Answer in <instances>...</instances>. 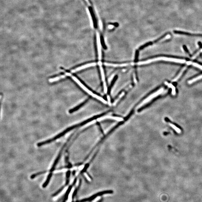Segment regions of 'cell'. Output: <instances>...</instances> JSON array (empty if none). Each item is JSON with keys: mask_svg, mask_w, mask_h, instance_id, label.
<instances>
[{"mask_svg": "<svg viewBox=\"0 0 202 202\" xmlns=\"http://www.w3.org/2000/svg\"><path fill=\"white\" fill-rule=\"evenodd\" d=\"M160 61H168V62H175V63H184L186 62L185 60H182V59H177V58H168V57H159L149 59V60H148L147 61L139 62H138L137 64L140 65H143V64H148L150 63H152L153 62Z\"/></svg>", "mask_w": 202, "mask_h": 202, "instance_id": "obj_1", "label": "cell"}, {"mask_svg": "<svg viewBox=\"0 0 202 202\" xmlns=\"http://www.w3.org/2000/svg\"><path fill=\"white\" fill-rule=\"evenodd\" d=\"M66 75V76H70L71 77H72V78L73 79L74 81L78 85L81 87V88L83 90H84L85 92H86L87 93H88V94H90V95H91L92 97H94V98H96V99H97L98 100H99L101 102H102L103 103H104L106 104L107 103V102H106V101L105 100H104L103 98H102V97H100V96H98L97 95H96V94H94L90 90H89V89H88V88H87L84 85H83V84L81 82L79 81V80L78 79H77L76 78V77H75V76H72V74H70L69 73H66L65 74Z\"/></svg>", "mask_w": 202, "mask_h": 202, "instance_id": "obj_2", "label": "cell"}, {"mask_svg": "<svg viewBox=\"0 0 202 202\" xmlns=\"http://www.w3.org/2000/svg\"><path fill=\"white\" fill-rule=\"evenodd\" d=\"M163 91H164V89L163 88H161L156 92H154V93L152 94L151 95H150L148 98H146L145 100L143 101L142 103H141L139 105L138 108H140V107L143 106V105H144L148 103L150 101L152 100L153 98H155L158 95H159L161 94L162 93Z\"/></svg>", "mask_w": 202, "mask_h": 202, "instance_id": "obj_3", "label": "cell"}, {"mask_svg": "<svg viewBox=\"0 0 202 202\" xmlns=\"http://www.w3.org/2000/svg\"><path fill=\"white\" fill-rule=\"evenodd\" d=\"M83 0L84 2L85 3L86 5H87L88 6V9H89V12H90V14H91L92 19V22L93 23V25L94 28H97L98 25V21H97V19L95 14L93 8H92V7L90 6H88V4H87V2H86L85 0Z\"/></svg>", "mask_w": 202, "mask_h": 202, "instance_id": "obj_4", "label": "cell"}, {"mask_svg": "<svg viewBox=\"0 0 202 202\" xmlns=\"http://www.w3.org/2000/svg\"><path fill=\"white\" fill-rule=\"evenodd\" d=\"M68 141H69V140H68V141H67V142H66V143L64 145L63 147H62V149H61V150H60V152H59V153L58 154V156H57L53 164V165H52L51 169H50V171H53L54 170V169H55V167L56 166V165H57L58 162L59 161L60 158H61L62 153V152H63V150L64 148L66 146V144H67V142H68Z\"/></svg>", "mask_w": 202, "mask_h": 202, "instance_id": "obj_5", "label": "cell"}, {"mask_svg": "<svg viewBox=\"0 0 202 202\" xmlns=\"http://www.w3.org/2000/svg\"><path fill=\"white\" fill-rule=\"evenodd\" d=\"M99 64L100 66V70L101 74L102 76V80L103 83L104 90L105 93H107V87L106 85V82L105 81V75H104V72L102 66V63L100 62H99Z\"/></svg>", "mask_w": 202, "mask_h": 202, "instance_id": "obj_6", "label": "cell"}, {"mask_svg": "<svg viewBox=\"0 0 202 202\" xmlns=\"http://www.w3.org/2000/svg\"><path fill=\"white\" fill-rule=\"evenodd\" d=\"M111 119V120H114L118 121H124V119L123 118H122L115 117V116H103V117H101V118H98L97 120L98 121H102V120H106V119Z\"/></svg>", "mask_w": 202, "mask_h": 202, "instance_id": "obj_7", "label": "cell"}, {"mask_svg": "<svg viewBox=\"0 0 202 202\" xmlns=\"http://www.w3.org/2000/svg\"><path fill=\"white\" fill-rule=\"evenodd\" d=\"M96 65V64L95 63L87 64H85V65H83L82 66H80V67H79L76 68L75 69L73 70L72 71V72L73 73L76 72H78L79 71L81 70L85 69L86 68L91 67H92V66H95Z\"/></svg>", "mask_w": 202, "mask_h": 202, "instance_id": "obj_8", "label": "cell"}, {"mask_svg": "<svg viewBox=\"0 0 202 202\" xmlns=\"http://www.w3.org/2000/svg\"><path fill=\"white\" fill-rule=\"evenodd\" d=\"M97 51H98L99 59L100 60L102 58V46L100 37L97 36Z\"/></svg>", "mask_w": 202, "mask_h": 202, "instance_id": "obj_9", "label": "cell"}, {"mask_svg": "<svg viewBox=\"0 0 202 202\" xmlns=\"http://www.w3.org/2000/svg\"><path fill=\"white\" fill-rule=\"evenodd\" d=\"M174 33L177 34H180V35H186L193 36H202V34H192L191 33H188L186 32H182L181 31H177V30H174Z\"/></svg>", "mask_w": 202, "mask_h": 202, "instance_id": "obj_10", "label": "cell"}, {"mask_svg": "<svg viewBox=\"0 0 202 202\" xmlns=\"http://www.w3.org/2000/svg\"><path fill=\"white\" fill-rule=\"evenodd\" d=\"M104 65L106 66H111L114 67H123L128 66L127 64H116L109 63H104Z\"/></svg>", "mask_w": 202, "mask_h": 202, "instance_id": "obj_11", "label": "cell"}, {"mask_svg": "<svg viewBox=\"0 0 202 202\" xmlns=\"http://www.w3.org/2000/svg\"><path fill=\"white\" fill-rule=\"evenodd\" d=\"M68 187H66L65 188H64L63 190L61 191V192H60V193H59V194H58L57 196H55V197H54V200H57V199H58L59 198L62 197V195H63L64 194L67 192V190H68Z\"/></svg>", "mask_w": 202, "mask_h": 202, "instance_id": "obj_12", "label": "cell"}, {"mask_svg": "<svg viewBox=\"0 0 202 202\" xmlns=\"http://www.w3.org/2000/svg\"><path fill=\"white\" fill-rule=\"evenodd\" d=\"M66 76V75L64 74V75H60L59 76H56V77L49 79V82L51 83L55 82L57 81L60 80L61 79L65 78Z\"/></svg>", "mask_w": 202, "mask_h": 202, "instance_id": "obj_13", "label": "cell"}, {"mask_svg": "<svg viewBox=\"0 0 202 202\" xmlns=\"http://www.w3.org/2000/svg\"><path fill=\"white\" fill-rule=\"evenodd\" d=\"M201 79H202V74L199 75V76H197V77H195V78H193V79H192L191 80L188 81V83L189 84H192V83L197 81L198 80Z\"/></svg>", "mask_w": 202, "mask_h": 202, "instance_id": "obj_14", "label": "cell"}, {"mask_svg": "<svg viewBox=\"0 0 202 202\" xmlns=\"http://www.w3.org/2000/svg\"><path fill=\"white\" fill-rule=\"evenodd\" d=\"M186 68L187 67H185L183 69H182V70H181L179 74L177 75V76L176 77V78L174 79V80H173L172 81L176 82L181 77V75H182V74H183V73L184 72V71L186 69Z\"/></svg>", "mask_w": 202, "mask_h": 202, "instance_id": "obj_15", "label": "cell"}, {"mask_svg": "<svg viewBox=\"0 0 202 202\" xmlns=\"http://www.w3.org/2000/svg\"><path fill=\"white\" fill-rule=\"evenodd\" d=\"M169 126H170L171 128H172L176 131V132H177L178 134H180L181 132V130L178 127H176V125H174V124L169 123Z\"/></svg>", "mask_w": 202, "mask_h": 202, "instance_id": "obj_16", "label": "cell"}, {"mask_svg": "<svg viewBox=\"0 0 202 202\" xmlns=\"http://www.w3.org/2000/svg\"><path fill=\"white\" fill-rule=\"evenodd\" d=\"M74 188H72L71 189V190L70 191V193H69V196H68V202H72V199L73 195V194H74Z\"/></svg>", "mask_w": 202, "mask_h": 202, "instance_id": "obj_17", "label": "cell"}, {"mask_svg": "<svg viewBox=\"0 0 202 202\" xmlns=\"http://www.w3.org/2000/svg\"><path fill=\"white\" fill-rule=\"evenodd\" d=\"M166 84L167 85H168L169 87H170L172 89V94L173 95H175L176 94V90H175V88L171 84H169V83H166Z\"/></svg>", "mask_w": 202, "mask_h": 202, "instance_id": "obj_18", "label": "cell"}, {"mask_svg": "<svg viewBox=\"0 0 202 202\" xmlns=\"http://www.w3.org/2000/svg\"><path fill=\"white\" fill-rule=\"evenodd\" d=\"M192 64L193 66H195V67H197L201 70H202V66L200 65H199V64H198L197 63H193V62H192Z\"/></svg>", "mask_w": 202, "mask_h": 202, "instance_id": "obj_19", "label": "cell"}, {"mask_svg": "<svg viewBox=\"0 0 202 202\" xmlns=\"http://www.w3.org/2000/svg\"><path fill=\"white\" fill-rule=\"evenodd\" d=\"M202 52V49H201L197 53H196L195 55H194V56L192 57V59H194L195 58H196L200 54V53Z\"/></svg>", "mask_w": 202, "mask_h": 202, "instance_id": "obj_20", "label": "cell"}, {"mask_svg": "<svg viewBox=\"0 0 202 202\" xmlns=\"http://www.w3.org/2000/svg\"><path fill=\"white\" fill-rule=\"evenodd\" d=\"M84 175L85 176V177L88 180L90 181H91V178L89 177V176H88V174L86 173H84Z\"/></svg>", "mask_w": 202, "mask_h": 202, "instance_id": "obj_21", "label": "cell"}, {"mask_svg": "<svg viewBox=\"0 0 202 202\" xmlns=\"http://www.w3.org/2000/svg\"><path fill=\"white\" fill-rule=\"evenodd\" d=\"M109 24L110 25H113L115 26V27H118V25H119V24L118 23H109Z\"/></svg>", "mask_w": 202, "mask_h": 202, "instance_id": "obj_22", "label": "cell"}, {"mask_svg": "<svg viewBox=\"0 0 202 202\" xmlns=\"http://www.w3.org/2000/svg\"><path fill=\"white\" fill-rule=\"evenodd\" d=\"M100 199V197H98L94 199V200L92 201V202H97L98 201H99V199Z\"/></svg>", "mask_w": 202, "mask_h": 202, "instance_id": "obj_23", "label": "cell"}, {"mask_svg": "<svg viewBox=\"0 0 202 202\" xmlns=\"http://www.w3.org/2000/svg\"><path fill=\"white\" fill-rule=\"evenodd\" d=\"M107 100H108V103H109V105H111V100H110V98L109 97V96H107Z\"/></svg>", "mask_w": 202, "mask_h": 202, "instance_id": "obj_24", "label": "cell"}]
</instances>
